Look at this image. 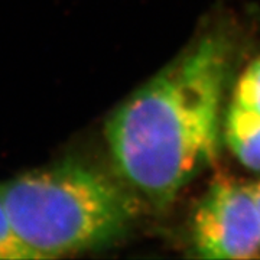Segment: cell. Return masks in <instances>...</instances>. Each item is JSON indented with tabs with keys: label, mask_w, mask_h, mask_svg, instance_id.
<instances>
[{
	"label": "cell",
	"mask_w": 260,
	"mask_h": 260,
	"mask_svg": "<svg viewBox=\"0 0 260 260\" xmlns=\"http://www.w3.org/2000/svg\"><path fill=\"white\" fill-rule=\"evenodd\" d=\"M229 64L225 39L207 35L107 120L117 175L150 204H169L217 158Z\"/></svg>",
	"instance_id": "cell-1"
},
{
	"label": "cell",
	"mask_w": 260,
	"mask_h": 260,
	"mask_svg": "<svg viewBox=\"0 0 260 260\" xmlns=\"http://www.w3.org/2000/svg\"><path fill=\"white\" fill-rule=\"evenodd\" d=\"M15 230L37 259L103 247L127 232L138 214L124 182L74 159L28 171L0 185Z\"/></svg>",
	"instance_id": "cell-2"
},
{
	"label": "cell",
	"mask_w": 260,
	"mask_h": 260,
	"mask_svg": "<svg viewBox=\"0 0 260 260\" xmlns=\"http://www.w3.org/2000/svg\"><path fill=\"white\" fill-rule=\"evenodd\" d=\"M191 230L200 257H259L260 218L253 184L233 179L214 182L198 203Z\"/></svg>",
	"instance_id": "cell-3"
},
{
	"label": "cell",
	"mask_w": 260,
	"mask_h": 260,
	"mask_svg": "<svg viewBox=\"0 0 260 260\" xmlns=\"http://www.w3.org/2000/svg\"><path fill=\"white\" fill-rule=\"evenodd\" d=\"M224 140L239 162L260 172V116L230 104L223 126Z\"/></svg>",
	"instance_id": "cell-4"
},
{
	"label": "cell",
	"mask_w": 260,
	"mask_h": 260,
	"mask_svg": "<svg viewBox=\"0 0 260 260\" xmlns=\"http://www.w3.org/2000/svg\"><path fill=\"white\" fill-rule=\"evenodd\" d=\"M230 104L260 116V58L247 65L239 77Z\"/></svg>",
	"instance_id": "cell-5"
},
{
	"label": "cell",
	"mask_w": 260,
	"mask_h": 260,
	"mask_svg": "<svg viewBox=\"0 0 260 260\" xmlns=\"http://www.w3.org/2000/svg\"><path fill=\"white\" fill-rule=\"evenodd\" d=\"M28 259H37V256L20 240L10 221L8 210L0 198V260Z\"/></svg>",
	"instance_id": "cell-6"
},
{
	"label": "cell",
	"mask_w": 260,
	"mask_h": 260,
	"mask_svg": "<svg viewBox=\"0 0 260 260\" xmlns=\"http://www.w3.org/2000/svg\"><path fill=\"white\" fill-rule=\"evenodd\" d=\"M253 192H254V198H256V204H257V211H259L260 218V181L253 184Z\"/></svg>",
	"instance_id": "cell-7"
}]
</instances>
